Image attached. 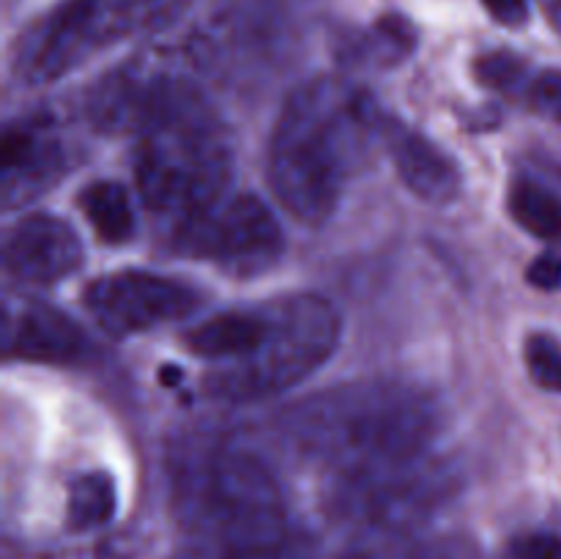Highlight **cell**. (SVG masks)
<instances>
[{"label":"cell","mask_w":561,"mask_h":559,"mask_svg":"<svg viewBox=\"0 0 561 559\" xmlns=\"http://www.w3.org/2000/svg\"><path fill=\"white\" fill-rule=\"evenodd\" d=\"M186 3L190 0H60L20 33L11 69L25 85H47L102 49L168 25Z\"/></svg>","instance_id":"cell-6"},{"label":"cell","mask_w":561,"mask_h":559,"mask_svg":"<svg viewBox=\"0 0 561 559\" xmlns=\"http://www.w3.org/2000/svg\"><path fill=\"white\" fill-rule=\"evenodd\" d=\"M414 44L416 33L411 22L398 14H387L356 42V49L367 64H398L414 49Z\"/></svg>","instance_id":"cell-18"},{"label":"cell","mask_w":561,"mask_h":559,"mask_svg":"<svg viewBox=\"0 0 561 559\" xmlns=\"http://www.w3.org/2000/svg\"><path fill=\"white\" fill-rule=\"evenodd\" d=\"M173 504L197 548L263 546L294 535L277 477L233 444L184 455L173 475Z\"/></svg>","instance_id":"cell-4"},{"label":"cell","mask_w":561,"mask_h":559,"mask_svg":"<svg viewBox=\"0 0 561 559\" xmlns=\"http://www.w3.org/2000/svg\"><path fill=\"white\" fill-rule=\"evenodd\" d=\"M510 559H561V535L526 532L510 543Z\"/></svg>","instance_id":"cell-23"},{"label":"cell","mask_w":561,"mask_h":559,"mask_svg":"<svg viewBox=\"0 0 561 559\" xmlns=\"http://www.w3.org/2000/svg\"><path fill=\"white\" fill-rule=\"evenodd\" d=\"M442 431L436 395L409 381L343 384L290 406L283 433L307 458L334 471L411 458L433 449Z\"/></svg>","instance_id":"cell-2"},{"label":"cell","mask_w":561,"mask_h":559,"mask_svg":"<svg viewBox=\"0 0 561 559\" xmlns=\"http://www.w3.org/2000/svg\"><path fill=\"white\" fill-rule=\"evenodd\" d=\"M480 3L504 27H520L529 20V0H480Z\"/></svg>","instance_id":"cell-24"},{"label":"cell","mask_w":561,"mask_h":559,"mask_svg":"<svg viewBox=\"0 0 561 559\" xmlns=\"http://www.w3.org/2000/svg\"><path fill=\"white\" fill-rule=\"evenodd\" d=\"M66 170V148L44 124H11L3 135L0 192L3 206L14 208L36 197Z\"/></svg>","instance_id":"cell-13"},{"label":"cell","mask_w":561,"mask_h":559,"mask_svg":"<svg viewBox=\"0 0 561 559\" xmlns=\"http://www.w3.org/2000/svg\"><path fill=\"white\" fill-rule=\"evenodd\" d=\"M343 332L337 307L318 294L257 305V329L244 354L214 367L206 389L228 403L272 398L305 381L334 354Z\"/></svg>","instance_id":"cell-5"},{"label":"cell","mask_w":561,"mask_h":559,"mask_svg":"<svg viewBox=\"0 0 561 559\" xmlns=\"http://www.w3.org/2000/svg\"><path fill=\"white\" fill-rule=\"evenodd\" d=\"M179 244L201 261H211L236 277H252L279 261L285 236L277 217L261 197H222L197 217L179 225Z\"/></svg>","instance_id":"cell-8"},{"label":"cell","mask_w":561,"mask_h":559,"mask_svg":"<svg viewBox=\"0 0 561 559\" xmlns=\"http://www.w3.org/2000/svg\"><path fill=\"white\" fill-rule=\"evenodd\" d=\"M526 370L537 387L548 392H561V340L548 332H535L526 338Z\"/></svg>","instance_id":"cell-21"},{"label":"cell","mask_w":561,"mask_h":559,"mask_svg":"<svg viewBox=\"0 0 561 559\" xmlns=\"http://www.w3.org/2000/svg\"><path fill=\"white\" fill-rule=\"evenodd\" d=\"M192 82L175 60L148 53L104 77L88 96V115L110 135H137L179 88Z\"/></svg>","instance_id":"cell-10"},{"label":"cell","mask_w":561,"mask_h":559,"mask_svg":"<svg viewBox=\"0 0 561 559\" xmlns=\"http://www.w3.org/2000/svg\"><path fill=\"white\" fill-rule=\"evenodd\" d=\"M3 263L5 272L22 283H58L80 269L82 241L64 219L53 214H31L5 233Z\"/></svg>","instance_id":"cell-11"},{"label":"cell","mask_w":561,"mask_h":559,"mask_svg":"<svg viewBox=\"0 0 561 559\" xmlns=\"http://www.w3.org/2000/svg\"><path fill=\"white\" fill-rule=\"evenodd\" d=\"M458 488L455 464L427 449L411 458L334 471L327 507L356 535L405 537L453 502Z\"/></svg>","instance_id":"cell-7"},{"label":"cell","mask_w":561,"mask_h":559,"mask_svg":"<svg viewBox=\"0 0 561 559\" xmlns=\"http://www.w3.org/2000/svg\"><path fill=\"white\" fill-rule=\"evenodd\" d=\"M135 137L137 190L153 214L184 225L222 201L233 146L195 82L179 88Z\"/></svg>","instance_id":"cell-3"},{"label":"cell","mask_w":561,"mask_h":559,"mask_svg":"<svg viewBox=\"0 0 561 559\" xmlns=\"http://www.w3.org/2000/svg\"><path fill=\"white\" fill-rule=\"evenodd\" d=\"M85 310L115 338L181 321L197 307V294L173 277L126 269L96 277L82 294Z\"/></svg>","instance_id":"cell-9"},{"label":"cell","mask_w":561,"mask_h":559,"mask_svg":"<svg viewBox=\"0 0 561 559\" xmlns=\"http://www.w3.org/2000/svg\"><path fill=\"white\" fill-rule=\"evenodd\" d=\"M383 126L370 93L354 82L316 77L296 88L268 146V184L279 206L305 225L327 223L373 142H383Z\"/></svg>","instance_id":"cell-1"},{"label":"cell","mask_w":561,"mask_h":559,"mask_svg":"<svg viewBox=\"0 0 561 559\" xmlns=\"http://www.w3.org/2000/svg\"><path fill=\"white\" fill-rule=\"evenodd\" d=\"M115 507H118V493L107 471H85L71 480L69 502H66V521L71 532L102 529L113 521Z\"/></svg>","instance_id":"cell-17"},{"label":"cell","mask_w":561,"mask_h":559,"mask_svg":"<svg viewBox=\"0 0 561 559\" xmlns=\"http://www.w3.org/2000/svg\"><path fill=\"white\" fill-rule=\"evenodd\" d=\"M529 283L542 290L561 288V255H557V252H548V255L537 258V261L529 266Z\"/></svg>","instance_id":"cell-25"},{"label":"cell","mask_w":561,"mask_h":559,"mask_svg":"<svg viewBox=\"0 0 561 559\" xmlns=\"http://www.w3.org/2000/svg\"><path fill=\"white\" fill-rule=\"evenodd\" d=\"M537 3L542 5V11H546V14H548L551 25L561 33V0H537Z\"/></svg>","instance_id":"cell-26"},{"label":"cell","mask_w":561,"mask_h":559,"mask_svg":"<svg viewBox=\"0 0 561 559\" xmlns=\"http://www.w3.org/2000/svg\"><path fill=\"white\" fill-rule=\"evenodd\" d=\"M186 559H321V554L294 532L277 543L244 548H195Z\"/></svg>","instance_id":"cell-20"},{"label":"cell","mask_w":561,"mask_h":559,"mask_svg":"<svg viewBox=\"0 0 561 559\" xmlns=\"http://www.w3.org/2000/svg\"><path fill=\"white\" fill-rule=\"evenodd\" d=\"M3 351L5 360L71 365L88 354V338L66 312L27 301L5 310Z\"/></svg>","instance_id":"cell-12"},{"label":"cell","mask_w":561,"mask_h":559,"mask_svg":"<svg viewBox=\"0 0 561 559\" xmlns=\"http://www.w3.org/2000/svg\"><path fill=\"white\" fill-rule=\"evenodd\" d=\"M515 99L529 104V107L535 110V113H540L542 118H551L561 124V71L529 69V75H526L524 85H520L518 96Z\"/></svg>","instance_id":"cell-22"},{"label":"cell","mask_w":561,"mask_h":559,"mask_svg":"<svg viewBox=\"0 0 561 559\" xmlns=\"http://www.w3.org/2000/svg\"><path fill=\"white\" fill-rule=\"evenodd\" d=\"M80 208L96 236L107 244H124L135 236V208L129 192L115 181H93L80 192Z\"/></svg>","instance_id":"cell-15"},{"label":"cell","mask_w":561,"mask_h":559,"mask_svg":"<svg viewBox=\"0 0 561 559\" xmlns=\"http://www.w3.org/2000/svg\"><path fill=\"white\" fill-rule=\"evenodd\" d=\"M383 146L389 148L403 184L427 203H447L460 190L458 164L433 140L409 129L400 121L387 118Z\"/></svg>","instance_id":"cell-14"},{"label":"cell","mask_w":561,"mask_h":559,"mask_svg":"<svg viewBox=\"0 0 561 559\" xmlns=\"http://www.w3.org/2000/svg\"><path fill=\"white\" fill-rule=\"evenodd\" d=\"M507 208L515 223L531 236L546 241L561 239V195L531 175H520L510 184Z\"/></svg>","instance_id":"cell-16"},{"label":"cell","mask_w":561,"mask_h":559,"mask_svg":"<svg viewBox=\"0 0 561 559\" xmlns=\"http://www.w3.org/2000/svg\"><path fill=\"white\" fill-rule=\"evenodd\" d=\"M529 69L531 66L526 64L520 55L510 53V49H496V53L480 55L474 64V71L477 77H480L482 85L491 88V91L504 93V96L510 99L518 96Z\"/></svg>","instance_id":"cell-19"}]
</instances>
